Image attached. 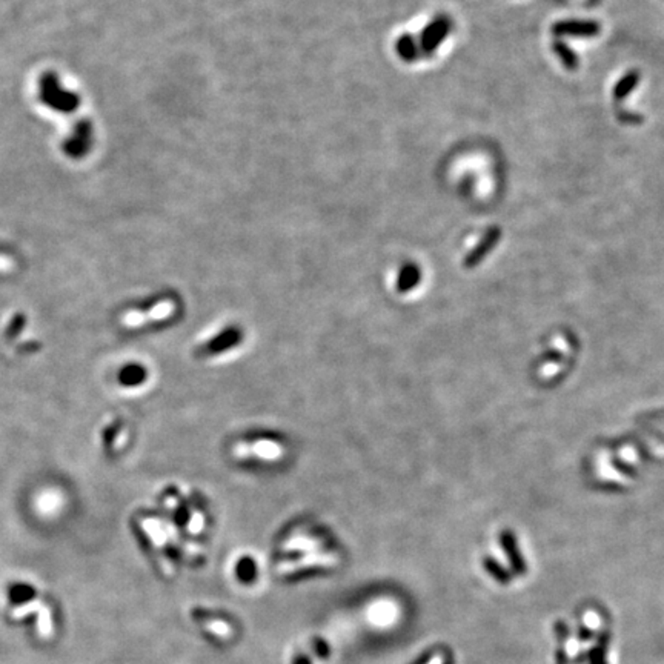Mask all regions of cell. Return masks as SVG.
Instances as JSON below:
<instances>
[{
    "label": "cell",
    "mask_w": 664,
    "mask_h": 664,
    "mask_svg": "<svg viewBox=\"0 0 664 664\" xmlns=\"http://www.w3.org/2000/svg\"><path fill=\"white\" fill-rule=\"evenodd\" d=\"M174 311H176V305L172 300H162L152 305L149 309L128 311L122 317V325L129 330H136V327H142L151 322H162V320L172 316Z\"/></svg>",
    "instance_id": "6da1fadb"
},
{
    "label": "cell",
    "mask_w": 664,
    "mask_h": 664,
    "mask_svg": "<svg viewBox=\"0 0 664 664\" xmlns=\"http://www.w3.org/2000/svg\"><path fill=\"white\" fill-rule=\"evenodd\" d=\"M451 31V20L448 17H439L435 19L432 24H429L425 31L421 33V39H420V48L423 53L426 56L432 54L437 49V47L446 39V35Z\"/></svg>",
    "instance_id": "7a4b0ae2"
},
{
    "label": "cell",
    "mask_w": 664,
    "mask_h": 664,
    "mask_svg": "<svg viewBox=\"0 0 664 664\" xmlns=\"http://www.w3.org/2000/svg\"><path fill=\"white\" fill-rule=\"evenodd\" d=\"M552 33L563 35H578V38H594L600 33V24L594 20H561L552 25Z\"/></svg>",
    "instance_id": "3957f363"
},
{
    "label": "cell",
    "mask_w": 664,
    "mask_h": 664,
    "mask_svg": "<svg viewBox=\"0 0 664 664\" xmlns=\"http://www.w3.org/2000/svg\"><path fill=\"white\" fill-rule=\"evenodd\" d=\"M236 452L240 457H257L261 460H275L282 457L283 448L277 442L261 439L251 443L238 444Z\"/></svg>",
    "instance_id": "277c9868"
},
{
    "label": "cell",
    "mask_w": 664,
    "mask_h": 664,
    "mask_svg": "<svg viewBox=\"0 0 664 664\" xmlns=\"http://www.w3.org/2000/svg\"><path fill=\"white\" fill-rule=\"evenodd\" d=\"M240 340H242V331L238 327H228L223 332H220L216 337L207 343L205 353L207 354H218L225 353L228 349L237 346Z\"/></svg>",
    "instance_id": "5b68a950"
},
{
    "label": "cell",
    "mask_w": 664,
    "mask_h": 664,
    "mask_svg": "<svg viewBox=\"0 0 664 664\" xmlns=\"http://www.w3.org/2000/svg\"><path fill=\"white\" fill-rule=\"evenodd\" d=\"M499 238H500V229L499 228H491L487 232H486V236L485 238L481 240V242L478 243V246L476 248V250H473L468 257H466L464 260V266H468V268H472V266H476L478 261L485 257V255L492 250V248L495 246V243L499 242Z\"/></svg>",
    "instance_id": "8992f818"
},
{
    "label": "cell",
    "mask_w": 664,
    "mask_h": 664,
    "mask_svg": "<svg viewBox=\"0 0 664 664\" xmlns=\"http://www.w3.org/2000/svg\"><path fill=\"white\" fill-rule=\"evenodd\" d=\"M148 377V371L145 366L138 363H131L123 366L119 372V383L127 388H134V386H140L145 383Z\"/></svg>",
    "instance_id": "52a82bcc"
},
{
    "label": "cell",
    "mask_w": 664,
    "mask_h": 664,
    "mask_svg": "<svg viewBox=\"0 0 664 664\" xmlns=\"http://www.w3.org/2000/svg\"><path fill=\"white\" fill-rule=\"evenodd\" d=\"M420 279H421V271L417 265L414 264L405 265L400 269L398 277H397V291L401 294L410 293V291H412L420 283Z\"/></svg>",
    "instance_id": "ba28073f"
},
{
    "label": "cell",
    "mask_w": 664,
    "mask_h": 664,
    "mask_svg": "<svg viewBox=\"0 0 664 664\" xmlns=\"http://www.w3.org/2000/svg\"><path fill=\"white\" fill-rule=\"evenodd\" d=\"M640 80H641V74H640L638 71L627 72V74L617 83L615 90H614V97H615L617 100H623L624 97L629 96V94H631L635 88H637V85H638Z\"/></svg>",
    "instance_id": "9c48e42d"
},
{
    "label": "cell",
    "mask_w": 664,
    "mask_h": 664,
    "mask_svg": "<svg viewBox=\"0 0 664 664\" xmlns=\"http://www.w3.org/2000/svg\"><path fill=\"white\" fill-rule=\"evenodd\" d=\"M397 53L406 62H414L419 57V45L412 35H401L397 40Z\"/></svg>",
    "instance_id": "30bf717a"
},
{
    "label": "cell",
    "mask_w": 664,
    "mask_h": 664,
    "mask_svg": "<svg viewBox=\"0 0 664 664\" xmlns=\"http://www.w3.org/2000/svg\"><path fill=\"white\" fill-rule=\"evenodd\" d=\"M35 597V589L25 583H16L8 590V598L11 604H25L31 601Z\"/></svg>",
    "instance_id": "8fae6325"
},
{
    "label": "cell",
    "mask_w": 664,
    "mask_h": 664,
    "mask_svg": "<svg viewBox=\"0 0 664 664\" xmlns=\"http://www.w3.org/2000/svg\"><path fill=\"white\" fill-rule=\"evenodd\" d=\"M394 615H396V608H394L391 603H378L371 609L372 622L378 624H386L392 622Z\"/></svg>",
    "instance_id": "7c38bea8"
},
{
    "label": "cell",
    "mask_w": 664,
    "mask_h": 664,
    "mask_svg": "<svg viewBox=\"0 0 664 664\" xmlns=\"http://www.w3.org/2000/svg\"><path fill=\"white\" fill-rule=\"evenodd\" d=\"M553 51H556V54L560 57L561 63H563L567 70L578 68V57L574 54V51L569 48L566 43L556 42L553 43Z\"/></svg>",
    "instance_id": "4fadbf2b"
},
{
    "label": "cell",
    "mask_w": 664,
    "mask_h": 664,
    "mask_svg": "<svg viewBox=\"0 0 664 664\" xmlns=\"http://www.w3.org/2000/svg\"><path fill=\"white\" fill-rule=\"evenodd\" d=\"M236 572H237V576H238L240 581L251 583V581H254L255 575H257V566H255L252 558L245 557L237 563Z\"/></svg>",
    "instance_id": "5bb4252c"
},
{
    "label": "cell",
    "mask_w": 664,
    "mask_h": 664,
    "mask_svg": "<svg viewBox=\"0 0 664 664\" xmlns=\"http://www.w3.org/2000/svg\"><path fill=\"white\" fill-rule=\"evenodd\" d=\"M24 325H25V318L22 317V316L14 318L13 322H11V326L8 327V335H10V337H11V335H13V337H16V335L19 334V330H20V327L24 326Z\"/></svg>",
    "instance_id": "9a60e30c"
},
{
    "label": "cell",
    "mask_w": 664,
    "mask_h": 664,
    "mask_svg": "<svg viewBox=\"0 0 664 664\" xmlns=\"http://www.w3.org/2000/svg\"><path fill=\"white\" fill-rule=\"evenodd\" d=\"M209 627H211V631L217 632L218 635H228L229 633L228 626H226L225 623H213Z\"/></svg>",
    "instance_id": "2e32d148"
},
{
    "label": "cell",
    "mask_w": 664,
    "mask_h": 664,
    "mask_svg": "<svg viewBox=\"0 0 664 664\" xmlns=\"http://www.w3.org/2000/svg\"><path fill=\"white\" fill-rule=\"evenodd\" d=\"M316 645H317V646H316L317 655H320V656H326V655H327V647H326V645L323 643V641H317Z\"/></svg>",
    "instance_id": "e0dca14e"
},
{
    "label": "cell",
    "mask_w": 664,
    "mask_h": 664,
    "mask_svg": "<svg viewBox=\"0 0 664 664\" xmlns=\"http://www.w3.org/2000/svg\"><path fill=\"white\" fill-rule=\"evenodd\" d=\"M294 664H311V661H309L308 658H306V656H302V658L295 660V663H294Z\"/></svg>",
    "instance_id": "ac0fdd59"
},
{
    "label": "cell",
    "mask_w": 664,
    "mask_h": 664,
    "mask_svg": "<svg viewBox=\"0 0 664 664\" xmlns=\"http://www.w3.org/2000/svg\"><path fill=\"white\" fill-rule=\"evenodd\" d=\"M0 268H10V264L5 260H0Z\"/></svg>",
    "instance_id": "d6986e66"
},
{
    "label": "cell",
    "mask_w": 664,
    "mask_h": 664,
    "mask_svg": "<svg viewBox=\"0 0 664 664\" xmlns=\"http://www.w3.org/2000/svg\"><path fill=\"white\" fill-rule=\"evenodd\" d=\"M440 661H442V660L439 658V656H437V658L432 660V663H429V664H440Z\"/></svg>",
    "instance_id": "ffe728a7"
}]
</instances>
